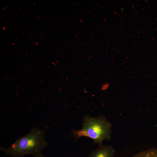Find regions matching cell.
Instances as JSON below:
<instances>
[{
    "label": "cell",
    "instance_id": "cell-1",
    "mask_svg": "<svg viewBox=\"0 0 157 157\" xmlns=\"http://www.w3.org/2000/svg\"><path fill=\"white\" fill-rule=\"evenodd\" d=\"M46 130L33 127L29 133L15 140L8 147H0L4 156L11 157H24L31 155L34 156L42 154L48 145L45 139Z\"/></svg>",
    "mask_w": 157,
    "mask_h": 157
},
{
    "label": "cell",
    "instance_id": "cell-2",
    "mask_svg": "<svg viewBox=\"0 0 157 157\" xmlns=\"http://www.w3.org/2000/svg\"><path fill=\"white\" fill-rule=\"evenodd\" d=\"M111 123L104 116L93 117L87 115L83 118L82 128L74 130L72 134L77 139L82 137L90 138L94 144L100 145L103 141L111 139Z\"/></svg>",
    "mask_w": 157,
    "mask_h": 157
},
{
    "label": "cell",
    "instance_id": "cell-3",
    "mask_svg": "<svg viewBox=\"0 0 157 157\" xmlns=\"http://www.w3.org/2000/svg\"><path fill=\"white\" fill-rule=\"evenodd\" d=\"M115 153V149L109 145H99L88 157H113Z\"/></svg>",
    "mask_w": 157,
    "mask_h": 157
},
{
    "label": "cell",
    "instance_id": "cell-4",
    "mask_svg": "<svg viewBox=\"0 0 157 157\" xmlns=\"http://www.w3.org/2000/svg\"><path fill=\"white\" fill-rule=\"evenodd\" d=\"M132 157H157V149L151 148L141 151Z\"/></svg>",
    "mask_w": 157,
    "mask_h": 157
},
{
    "label": "cell",
    "instance_id": "cell-5",
    "mask_svg": "<svg viewBox=\"0 0 157 157\" xmlns=\"http://www.w3.org/2000/svg\"><path fill=\"white\" fill-rule=\"evenodd\" d=\"M110 84L108 83H105L103 84L101 86L100 89L104 91L107 90L109 87Z\"/></svg>",
    "mask_w": 157,
    "mask_h": 157
},
{
    "label": "cell",
    "instance_id": "cell-6",
    "mask_svg": "<svg viewBox=\"0 0 157 157\" xmlns=\"http://www.w3.org/2000/svg\"><path fill=\"white\" fill-rule=\"evenodd\" d=\"M34 157H49L45 156L42 154L34 156Z\"/></svg>",
    "mask_w": 157,
    "mask_h": 157
}]
</instances>
